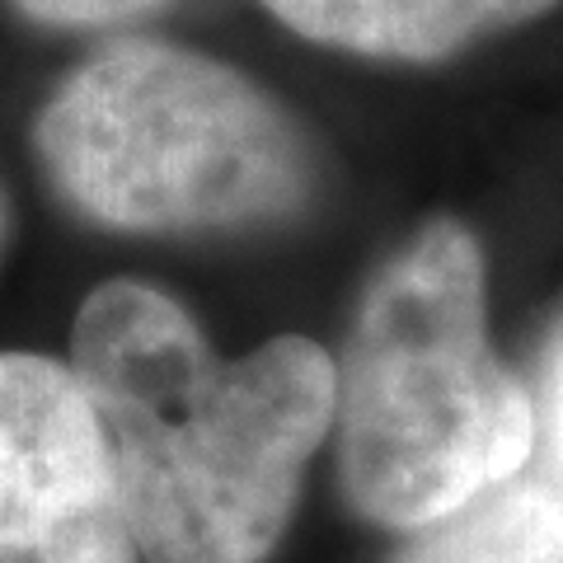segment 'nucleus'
I'll return each instance as SVG.
<instances>
[{"instance_id":"39448f33","label":"nucleus","mask_w":563,"mask_h":563,"mask_svg":"<svg viewBox=\"0 0 563 563\" xmlns=\"http://www.w3.org/2000/svg\"><path fill=\"white\" fill-rule=\"evenodd\" d=\"M554 5L559 0H263L301 38L385 62H442Z\"/></svg>"},{"instance_id":"f257e3e1","label":"nucleus","mask_w":563,"mask_h":563,"mask_svg":"<svg viewBox=\"0 0 563 563\" xmlns=\"http://www.w3.org/2000/svg\"><path fill=\"white\" fill-rule=\"evenodd\" d=\"M141 563H268L333 432L339 362L277 333L217 357L198 320L136 277L95 287L70 324Z\"/></svg>"},{"instance_id":"7ed1b4c3","label":"nucleus","mask_w":563,"mask_h":563,"mask_svg":"<svg viewBox=\"0 0 563 563\" xmlns=\"http://www.w3.org/2000/svg\"><path fill=\"white\" fill-rule=\"evenodd\" d=\"M33 155L66 211L113 235H240L314 192L310 141L244 70L161 38H113L47 95Z\"/></svg>"},{"instance_id":"423d86ee","label":"nucleus","mask_w":563,"mask_h":563,"mask_svg":"<svg viewBox=\"0 0 563 563\" xmlns=\"http://www.w3.org/2000/svg\"><path fill=\"white\" fill-rule=\"evenodd\" d=\"M399 563H563V488L503 479L413 531Z\"/></svg>"},{"instance_id":"20e7f679","label":"nucleus","mask_w":563,"mask_h":563,"mask_svg":"<svg viewBox=\"0 0 563 563\" xmlns=\"http://www.w3.org/2000/svg\"><path fill=\"white\" fill-rule=\"evenodd\" d=\"M0 563H141L70 362L0 352Z\"/></svg>"},{"instance_id":"0eeeda50","label":"nucleus","mask_w":563,"mask_h":563,"mask_svg":"<svg viewBox=\"0 0 563 563\" xmlns=\"http://www.w3.org/2000/svg\"><path fill=\"white\" fill-rule=\"evenodd\" d=\"M10 5L43 29H113L146 10H161L165 0H10Z\"/></svg>"},{"instance_id":"f03ea898","label":"nucleus","mask_w":563,"mask_h":563,"mask_svg":"<svg viewBox=\"0 0 563 563\" xmlns=\"http://www.w3.org/2000/svg\"><path fill=\"white\" fill-rule=\"evenodd\" d=\"M329 437L347 507L380 531L413 536L521 474L536 399L488 339L484 250L465 221H428L362 287Z\"/></svg>"},{"instance_id":"6e6552de","label":"nucleus","mask_w":563,"mask_h":563,"mask_svg":"<svg viewBox=\"0 0 563 563\" xmlns=\"http://www.w3.org/2000/svg\"><path fill=\"white\" fill-rule=\"evenodd\" d=\"M536 428H544L554 455L563 461V324L550 333L540 352V399H536Z\"/></svg>"},{"instance_id":"1a4fd4ad","label":"nucleus","mask_w":563,"mask_h":563,"mask_svg":"<svg viewBox=\"0 0 563 563\" xmlns=\"http://www.w3.org/2000/svg\"><path fill=\"white\" fill-rule=\"evenodd\" d=\"M5 235H10V202H5V188H0V250H5Z\"/></svg>"}]
</instances>
